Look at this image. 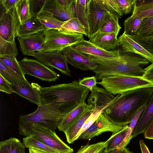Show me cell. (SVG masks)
I'll list each match as a JSON object with an SVG mask.
<instances>
[{
    "label": "cell",
    "instance_id": "1",
    "mask_svg": "<svg viewBox=\"0 0 153 153\" xmlns=\"http://www.w3.org/2000/svg\"><path fill=\"white\" fill-rule=\"evenodd\" d=\"M153 93V87H145L118 94L102 113L113 123L126 126L140 108L148 104Z\"/></svg>",
    "mask_w": 153,
    "mask_h": 153
},
{
    "label": "cell",
    "instance_id": "2",
    "mask_svg": "<svg viewBox=\"0 0 153 153\" xmlns=\"http://www.w3.org/2000/svg\"><path fill=\"white\" fill-rule=\"evenodd\" d=\"M97 65L92 71L97 81L105 77L116 75H125L142 77L145 70L143 67L150 62L143 56L134 53L123 51L122 49L117 57L102 58L86 56Z\"/></svg>",
    "mask_w": 153,
    "mask_h": 153
},
{
    "label": "cell",
    "instance_id": "3",
    "mask_svg": "<svg viewBox=\"0 0 153 153\" xmlns=\"http://www.w3.org/2000/svg\"><path fill=\"white\" fill-rule=\"evenodd\" d=\"M90 90L74 80L68 83L41 87L42 104L51 103L66 114L85 102Z\"/></svg>",
    "mask_w": 153,
    "mask_h": 153
},
{
    "label": "cell",
    "instance_id": "4",
    "mask_svg": "<svg viewBox=\"0 0 153 153\" xmlns=\"http://www.w3.org/2000/svg\"><path fill=\"white\" fill-rule=\"evenodd\" d=\"M53 104L49 103L38 106L34 112L20 116L19 134L22 133L31 125L37 123L55 131L66 115Z\"/></svg>",
    "mask_w": 153,
    "mask_h": 153
},
{
    "label": "cell",
    "instance_id": "5",
    "mask_svg": "<svg viewBox=\"0 0 153 153\" xmlns=\"http://www.w3.org/2000/svg\"><path fill=\"white\" fill-rule=\"evenodd\" d=\"M111 94L115 95L133 89L145 87H153V82L142 77L125 75L108 76L97 82Z\"/></svg>",
    "mask_w": 153,
    "mask_h": 153
},
{
    "label": "cell",
    "instance_id": "6",
    "mask_svg": "<svg viewBox=\"0 0 153 153\" xmlns=\"http://www.w3.org/2000/svg\"><path fill=\"white\" fill-rule=\"evenodd\" d=\"M25 137L32 136L35 139L53 148L61 153H73V149L64 143L55 131L41 125L33 123L21 134Z\"/></svg>",
    "mask_w": 153,
    "mask_h": 153
},
{
    "label": "cell",
    "instance_id": "7",
    "mask_svg": "<svg viewBox=\"0 0 153 153\" xmlns=\"http://www.w3.org/2000/svg\"><path fill=\"white\" fill-rule=\"evenodd\" d=\"M45 40L42 51H62L69 46H73L83 39V34L67 32L59 30L50 29L44 31Z\"/></svg>",
    "mask_w": 153,
    "mask_h": 153
},
{
    "label": "cell",
    "instance_id": "8",
    "mask_svg": "<svg viewBox=\"0 0 153 153\" xmlns=\"http://www.w3.org/2000/svg\"><path fill=\"white\" fill-rule=\"evenodd\" d=\"M19 63L24 74H27L42 81H56L59 75L53 68H49L36 59L24 57Z\"/></svg>",
    "mask_w": 153,
    "mask_h": 153
},
{
    "label": "cell",
    "instance_id": "9",
    "mask_svg": "<svg viewBox=\"0 0 153 153\" xmlns=\"http://www.w3.org/2000/svg\"><path fill=\"white\" fill-rule=\"evenodd\" d=\"M108 11L102 0H89L87 17L89 39L100 32L105 15Z\"/></svg>",
    "mask_w": 153,
    "mask_h": 153
},
{
    "label": "cell",
    "instance_id": "10",
    "mask_svg": "<svg viewBox=\"0 0 153 153\" xmlns=\"http://www.w3.org/2000/svg\"><path fill=\"white\" fill-rule=\"evenodd\" d=\"M48 67L55 68L64 74L71 76L67 60L61 51H37L28 54Z\"/></svg>",
    "mask_w": 153,
    "mask_h": 153
},
{
    "label": "cell",
    "instance_id": "11",
    "mask_svg": "<svg viewBox=\"0 0 153 153\" xmlns=\"http://www.w3.org/2000/svg\"><path fill=\"white\" fill-rule=\"evenodd\" d=\"M21 24L16 6L0 17V37L7 41L14 42Z\"/></svg>",
    "mask_w": 153,
    "mask_h": 153
},
{
    "label": "cell",
    "instance_id": "12",
    "mask_svg": "<svg viewBox=\"0 0 153 153\" xmlns=\"http://www.w3.org/2000/svg\"><path fill=\"white\" fill-rule=\"evenodd\" d=\"M11 85L13 93L35 103L38 106L42 105L40 85L35 83L30 84L27 80Z\"/></svg>",
    "mask_w": 153,
    "mask_h": 153
},
{
    "label": "cell",
    "instance_id": "13",
    "mask_svg": "<svg viewBox=\"0 0 153 153\" xmlns=\"http://www.w3.org/2000/svg\"><path fill=\"white\" fill-rule=\"evenodd\" d=\"M61 52L68 63L82 71H93L97 65L86 56L69 46L63 49Z\"/></svg>",
    "mask_w": 153,
    "mask_h": 153
},
{
    "label": "cell",
    "instance_id": "14",
    "mask_svg": "<svg viewBox=\"0 0 153 153\" xmlns=\"http://www.w3.org/2000/svg\"><path fill=\"white\" fill-rule=\"evenodd\" d=\"M72 47L75 50L86 56L102 58L117 57L120 56L121 53V50H104L89 41H86L84 39Z\"/></svg>",
    "mask_w": 153,
    "mask_h": 153
},
{
    "label": "cell",
    "instance_id": "15",
    "mask_svg": "<svg viewBox=\"0 0 153 153\" xmlns=\"http://www.w3.org/2000/svg\"><path fill=\"white\" fill-rule=\"evenodd\" d=\"M44 31L25 37H17L20 50L23 55L42 51L45 40Z\"/></svg>",
    "mask_w": 153,
    "mask_h": 153
},
{
    "label": "cell",
    "instance_id": "16",
    "mask_svg": "<svg viewBox=\"0 0 153 153\" xmlns=\"http://www.w3.org/2000/svg\"><path fill=\"white\" fill-rule=\"evenodd\" d=\"M114 95L104 88L97 85L91 91L88 98V105H92L94 109L98 110H104L114 98Z\"/></svg>",
    "mask_w": 153,
    "mask_h": 153
},
{
    "label": "cell",
    "instance_id": "17",
    "mask_svg": "<svg viewBox=\"0 0 153 153\" xmlns=\"http://www.w3.org/2000/svg\"><path fill=\"white\" fill-rule=\"evenodd\" d=\"M118 39L120 45L123 51L139 55L146 59L151 63H153V53L147 51L130 36L123 33Z\"/></svg>",
    "mask_w": 153,
    "mask_h": 153
},
{
    "label": "cell",
    "instance_id": "18",
    "mask_svg": "<svg viewBox=\"0 0 153 153\" xmlns=\"http://www.w3.org/2000/svg\"><path fill=\"white\" fill-rule=\"evenodd\" d=\"M117 36V34L114 32H99L89 41L104 50L111 51L116 49L120 46Z\"/></svg>",
    "mask_w": 153,
    "mask_h": 153
},
{
    "label": "cell",
    "instance_id": "19",
    "mask_svg": "<svg viewBox=\"0 0 153 153\" xmlns=\"http://www.w3.org/2000/svg\"><path fill=\"white\" fill-rule=\"evenodd\" d=\"M153 119V93L149 102L139 118L134 128L133 137L144 133Z\"/></svg>",
    "mask_w": 153,
    "mask_h": 153
},
{
    "label": "cell",
    "instance_id": "20",
    "mask_svg": "<svg viewBox=\"0 0 153 153\" xmlns=\"http://www.w3.org/2000/svg\"><path fill=\"white\" fill-rule=\"evenodd\" d=\"M43 10L48 12L54 16L68 21L75 17V7L70 9H65L56 0H46Z\"/></svg>",
    "mask_w": 153,
    "mask_h": 153
},
{
    "label": "cell",
    "instance_id": "21",
    "mask_svg": "<svg viewBox=\"0 0 153 153\" xmlns=\"http://www.w3.org/2000/svg\"><path fill=\"white\" fill-rule=\"evenodd\" d=\"M84 102L67 114L59 123L57 128L63 132L76 122L91 106Z\"/></svg>",
    "mask_w": 153,
    "mask_h": 153
},
{
    "label": "cell",
    "instance_id": "22",
    "mask_svg": "<svg viewBox=\"0 0 153 153\" xmlns=\"http://www.w3.org/2000/svg\"><path fill=\"white\" fill-rule=\"evenodd\" d=\"M47 29L36 18L31 17L25 23L20 25L18 28L17 37H25Z\"/></svg>",
    "mask_w": 153,
    "mask_h": 153
},
{
    "label": "cell",
    "instance_id": "23",
    "mask_svg": "<svg viewBox=\"0 0 153 153\" xmlns=\"http://www.w3.org/2000/svg\"><path fill=\"white\" fill-rule=\"evenodd\" d=\"M94 109V107L91 105L76 122L63 132L65 134L67 141L69 143L71 144L74 142L75 136L85 121L91 114Z\"/></svg>",
    "mask_w": 153,
    "mask_h": 153
},
{
    "label": "cell",
    "instance_id": "24",
    "mask_svg": "<svg viewBox=\"0 0 153 153\" xmlns=\"http://www.w3.org/2000/svg\"><path fill=\"white\" fill-rule=\"evenodd\" d=\"M25 148L23 143L15 137L0 142V153H26Z\"/></svg>",
    "mask_w": 153,
    "mask_h": 153
},
{
    "label": "cell",
    "instance_id": "25",
    "mask_svg": "<svg viewBox=\"0 0 153 153\" xmlns=\"http://www.w3.org/2000/svg\"><path fill=\"white\" fill-rule=\"evenodd\" d=\"M119 17L118 16L114 15L109 11H108L103 19L99 32H114L118 35L121 28L119 23Z\"/></svg>",
    "mask_w": 153,
    "mask_h": 153
},
{
    "label": "cell",
    "instance_id": "26",
    "mask_svg": "<svg viewBox=\"0 0 153 153\" xmlns=\"http://www.w3.org/2000/svg\"><path fill=\"white\" fill-rule=\"evenodd\" d=\"M96 121L100 135L106 132H110L114 134L120 131L124 127L113 123L102 113L100 114Z\"/></svg>",
    "mask_w": 153,
    "mask_h": 153
},
{
    "label": "cell",
    "instance_id": "27",
    "mask_svg": "<svg viewBox=\"0 0 153 153\" xmlns=\"http://www.w3.org/2000/svg\"><path fill=\"white\" fill-rule=\"evenodd\" d=\"M89 0H75V17L77 18L85 27L88 36L89 27L87 21Z\"/></svg>",
    "mask_w": 153,
    "mask_h": 153
},
{
    "label": "cell",
    "instance_id": "28",
    "mask_svg": "<svg viewBox=\"0 0 153 153\" xmlns=\"http://www.w3.org/2000/svg\"><path fill=\"white\" fill-rule=\"evenodd\" d=\"M23 143L26 148L36 149L43 153H61L52 148L35 139L32 136L23 138Z\"/></svg>",
    "mask_w": 153,
    "mask_h": 153
},
{
    "label": "cell",
    "instance_id": "29",
    "mask_svg": "<svg viewBox=\"0 0 153 153\" xmlns=\"http://www.w3.org/2000/svg\"><path fill=\"white\" fill-rule=\"evenodd\" d=\"M36 18L47 29L60 30L64 22L59 20L52 14L43 10Z\"/></svg>",
    "mask_w": 153,
    "mask_h": 153
},
{
    "label": "cell",
    "instance_id": "30",
    "mask_svg": "<svg viewBox=\"0 0 153 153\" xmlns=\"http://www.w3.org/2000/svg\"><path fill=\"white\" fill-rule=\"evenodd\" d=\"M59 30L65 32L82 33L86 36H88L85 27L76 17L64 21Z\"/></svg>",
    "mask_w": 153,
    "mask_h": 153
},
{
    "label": "cell",
    "instance_id": "31",
    "mask_svg": "<svg viewBox=\"0 0 153 153\" xmlns=\"http://www.w3.org/2000/svg\"><path fill=\"white\" fill-rule=\"evenodd\" d=\"M0 75L11 84L20 83L27 80L12 70L0 60Z\"/></svg>",
    "mask_w": 153,
    "mask_h": 153
},
{
    "label": "cell",
    "instance_id": "32",
    "mask_svg": "<svg viewBox=\"0 0 153 153\" xmlns=\"http://www.w3.org/2000/svg\"><path fill=\"white\" fill-rule=\"evenodd\" d=\"M128 127V125H126L119 132L112 134L107 140L108 144L103 151L104 152L107 153L113 150L122 143L126 137Z\"/></svg>",
    "mask_w": 153,
    "mask_h": 153
},
{
    "label": "cell",
    "instance_id": "33",
    "mask_svg": "<svg viewBox=\"0 0 153 153\" xmlns=\"http://www.w3.org/2000/svg\"><path fill=\"white\" fill-rule=\"evenodd\" d=\"M147 105L140 108L132 117L128 127L127 129L125 137L119 147L121 148L126 147L133 137L132 134L134 128L141 115L144 111Z\"/></svg>",
    "mask_w": 153,
    "mask_h": 153
},
{
    "label": "cell",
    "instance_id": "34",
    "mask_svg": "<svg viewBox=\"0 0 153 153\" xmlns=\"http://www.w3.org/2000/svg\"><path fill=\"white\" fill-rule=\"evenodd\" d=\"M142 20L140 17L132 14L124 21L123 33L129 36L136 35Z\"/></svg>",
    "mask_w": 153,
    "mask_h": 153
},
{
    "label": "cell",
    "instance_id": "35",
    "mask_svg": "<svg viewBox=\"0 0 153 153\" xmlns=\"http://www.w3.org/2000/svg\"><path fill=\"white\" fill-rule=\"evenodd\" d=\"M21 24H23L31 17L30 0H19L16 5Z\"/></svg>",
    "mask_w": 153,
    "mask_h": 153
},
{
    "label": "cell",
    "instance_id": "36",
    "mask_svg": "<svg viewBox=\"0 0 153 153\" xmlns=\"http://www.w3.org/2000/svg\"><path fill=\"white\" fill-rule=\"evenodd\" d=\"M18 54L15 41L10 42L0 37V56H10L16 57Z\"/></svg>",
    "mask_w": 153,
    "mask_h": 153
},
{
    "label": "cell",
    "instance_id": "37",
    "mask_svg": "<svg viewBox=\"0 0 153 153\" xmlns=\"http://www.w3.org/2000/svg\"><path fill=\"white\" fill-rule=\"evenodd\" d=\"M153 33V16L142 19L136 35L143 37L151 36Z\"/></svg>",
    "mask_w": 153,
    "mask_h": 153
},
{
    "label": "cell",
    "instance_id": "38",
    "mask_svg": "<svg viewBox=\"0 0 153 153\" xmlns=\"http://www.w3.org/2000/svg\"><path fill=\"white\" fill-rule=\"evenodd\" d=\"M108 140L93 144L82 146L76 153H102L108 144Z\"/></svg>",
    "mask_w": 153,
    "mask_h": 153
},
{
    "label": "cell",
    "instance_id": "39",
    "mask_svg": "<svg viewBox=\"0 0 153 153\" xmlns=\"http://www.w3.org/2000/svg\"><path fill=\"white\" fill-rule=\"evenodd\" d=\"M0 60L20 76L25 78V75L23 73L16 57L10 56H0Z\"/></svg>",
    "mask_w": 153,
    "mask_h": 153
},
{
    "label": "cell",
    "instance_id": "40",
    "mask_svg": "<svg viewBox=\"0 0 153 153\" xmlns=\"http://www.w3.org/2000/svg\"><path fill=\"white\" fill-rule=\"evenodd\" d=\"M132 15L142 19L153 16V3L142 6L137 7L134 5Z\"/></svg>",
    "mask_w": 153,
    "mask_h": 153
},
{
    "label": "cell",
    "instance_id": "41",
    "mask_svg": "<svg viewBox=\"0 0 153 153\" xmlns=\"http://www.w3.org/2000/svg\"><path fill=\"white\" fill-rule=\"evenodd\" d=\"M104 110H98L94 109L93 110L91 114L85 121L79 131L75 136L74 140V142L78 139L82 134L94 123L100 114L102 113Z\"/></svg>",
    "mask_w": 153,
    "mask_h": 153
},
{
    "label": "cell",
    "instance_id": "42",
    "mask_svg": "<svg viewBox=\"0 0 153 153\" xmlns=\"http://www.w3.org/2000/svg\"><path fill=\"white\" fill-rule=\"evenodd\" d=\"M130 36L147 51L153 53V33L151 36L146 37L136 35Z\"/></svg>",
    "mask_w": 153,
    "mask_h": 153
},
{
    "label": "cell",
    "instance_id": "43",
    "mask_svg": "<svg viewBox=\"0 0 153 153\" xmlns=\"http://www.w3.org/2000/svg\"><path fill=\"white\" fill-rule=\"evenodd\" d=\"M46 0H30L32 17L36 18L43 11Z\"/></svg>",
    "mask_w": 153,
    "mask_h": 153
},
{
    "label": "cell",
    "instance_id": "44",
    "mask_svg": "<svg viewBox=\"0 0 153 153\" xmlns=\"http://www.w3.org/2000/svg\"><path fill=\"white\" fill-rule=\"evenodd\" d=\"M123 15L132 12L136 0H116Z\"/></svg>",
    "mask_w": 153,
    "mask_h": 153
},
{
    "label": "cell",
    "instance_id": "45",
    "mask_svg": "<svg viewBox=\"0 0 153 153\" xmlns=\"http://www.w3.org/2000/svg\"><path fill=\"white\" fill-rule=\"evenodd\" d=\"M99 133L96 120L79 137V139L90 140L94 137L99 136Z\"/></svg>",
    "mask_w": 153,
    "mask_h": 153
},
{
    "label": "cell",
    "instance_id": "46",
    "mask_svg": "<svg viewBox=\"0 0 153 153\" xmlns=\"http://www.w3.org/2000/svg\"><path fill=\"white\" fill-rule=\"evenodd\" d=\"M108 10L114 16H123L122 13L116 0H102Z\"/></svg>",
    "mask_w": 153,
    "mask_h": 153
},
{
    "label": "cell",
    "instance_id": "47",
    "mask_svg": "<svg viewBox=\"0 0 153 153\" xmlns=\"http://www.w3.org/2000/svg\"><path fill=\"white\" fill-rule=\"evenodd\" d=\"M97 79L95 76L84 77L79 80V84L91 91L97 84Z\"/></svg>",
    "mask_w": 153,
    "mask_h": 153
},
{
    "label": "cell",
    "instance_id": "48",
    "mask_svg": "<svg viewBox=\"0 0 153 153\" xmlns=\"http://www.w3.org/2000/svg\"><path fill=\"white\" fill-rule=\"evenodd\" d=\"M0 91L9 94H11L13 93L11 84L9 83L1 75H0Z\"/></svg>",
    "mask_w": 153,
    "mask_h": 153
},
{
    "label": "cell",
    "instance_id": "49",
    "mask_svg": "<svg viewBox=\"0 0 153 153\" xmlns=\"http://www.w3.org/2000/svg\"><path fill=\"white\" fill-rule=\"evenodd\" d=\"M19 0H0V4L8 11L16 6Z\"/></svg>",
    "mask_w": 153,
    "mask_h": 153
},
{
    "label": "cell",
    "instance_id": "50",
    "mask_svg": "<svg viewBox=\"0 0 153 153\" xmlns=\"http://www.w3.org/2000/svg\"><path fill=\"white\" fill-rule=\"evenodd\" d=\"M144 69L145 72L142 77L148 81L153 82V64L151 63Z\"/></svg>",
    "mask_w": 153,
    "mask_h": 153
},
{
    "label": "cell",
    "instance_id": "51",
    "mask_svg": "<svg viewBox=\"0 0 153 153\" xmlns=\"http://www.w3.org/2000/svg\"><path fill=\"white\" fill-rule=\"evenodd\" d=\"M143 133L145 138L153 140V119Z\"/></svg>",
    "mask_w": 153,
    "mask_h": 153
},
{
    "label": "cell",
    "instance_id": "52",
    "mask_svg": "<svg viewBox=\"0 0 153 153\" xmlns=\"http://www.w3.org/2000/svg\"><path fill=\"white\" fill-rule=\"evenodd\" d=\"M102 153H134L130 151L129 149L126 147L123 148H116L113 150L107 153L103 151Z\"/></svg>",
    "mask_w": 153,
    "mask_h": 153
},
{
    "label": "cell",
    "instance_id": "53",
    "mask_svg": "<svg viewBox=\"0 0 153 153\" xmlns=\"http://www.w3.org/2000/svg\"><path fill=\"white\" fill-rule=\"evenodd\" d=\"M139 143L142 153H151L143 140H140Z\"/></svg>",
    "mask_w": 153,
    "mask_h": 153
},
{
    "label": "cell",
    "instance_id": "54",
    "mask_svg": "<svg viewBox=\"0 0 153 153\" xmlns=\"http://www.w3.org/2000/svg\"><path fill=\"white\" fill-rule=\"evenodd\" d=\"M29 153H43L36 149H29Z\"/></svg>",
    "mask_w": 153,
    "mask_h": 153
},
{
    "label": "cell",
    "instance_id": "55",
    "mask_svg": "<svg viewBox=\"0 0 153 153\" xmlns=\"http://www.w3.org/2000/svg\"></svg>",
    "mask_w": 153,
    "mask_h": 153
}]
</instances>
